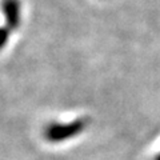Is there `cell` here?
<instances>
[{
	"mask_svg": "<svg viewBox=\"0 0 160 160\" xmlns=\"http://www.w3.org/2000/svg\"><path fill=\"white\" fill-rule=\"evenodd\" d=\"M89 119L80 116L67 123H51L44 129V138L51 143H60L82 133L87 128Z\"/></svg>",
	"mask_w": 160,
	"mask_h": 160,
	"instance_id": "cell-1",
	"label": "cell"
},
{
	"mask_svg": "<svg viewBox=\"0 0 160 160\" xmlns=\"http://www.w3.org/2000/svg\"><path fill=\"white\" fill-rule=\"evenodd\" d=\"M2 9L6 20V27L8 31L13 32L22 24V4L20 0H3Z\"/></svg>",
	"mask_w": 160,
	"mask_h": 160,
	"instance_id": "cell-2",
	"label": "cell"
},
{
	"mask_svg": "<svg viewBox=\"0 0 160 160\" xmlns=\"http://www.w3.org/2000/svg\"><path fill=\"white\" fill-rule=\"evenodd\" d=\"M11 35H12V32L8 31L6 27H0V51L7 46V43H8Z\"/></svg>",
	"mask_w": 160,
	"mask_h": 160,
	"instance_id": "cell-3",
	"label": "cell"
},
{
	"mask_svg": "<svg viewBox=\"0 0 160 160\" xmlns=\"http://www.w3.org/2000/svg\"><path fill=\"white\" fill-rule=\"evenodd\" d=\"M156 160H160V155H159V156H158V158H156Z\"/></svg>",
	"mask_w": 160,
	"mask_h": 160,
	"instance_id": "cell-4",
	"label": "cell"
}]
</instances>
